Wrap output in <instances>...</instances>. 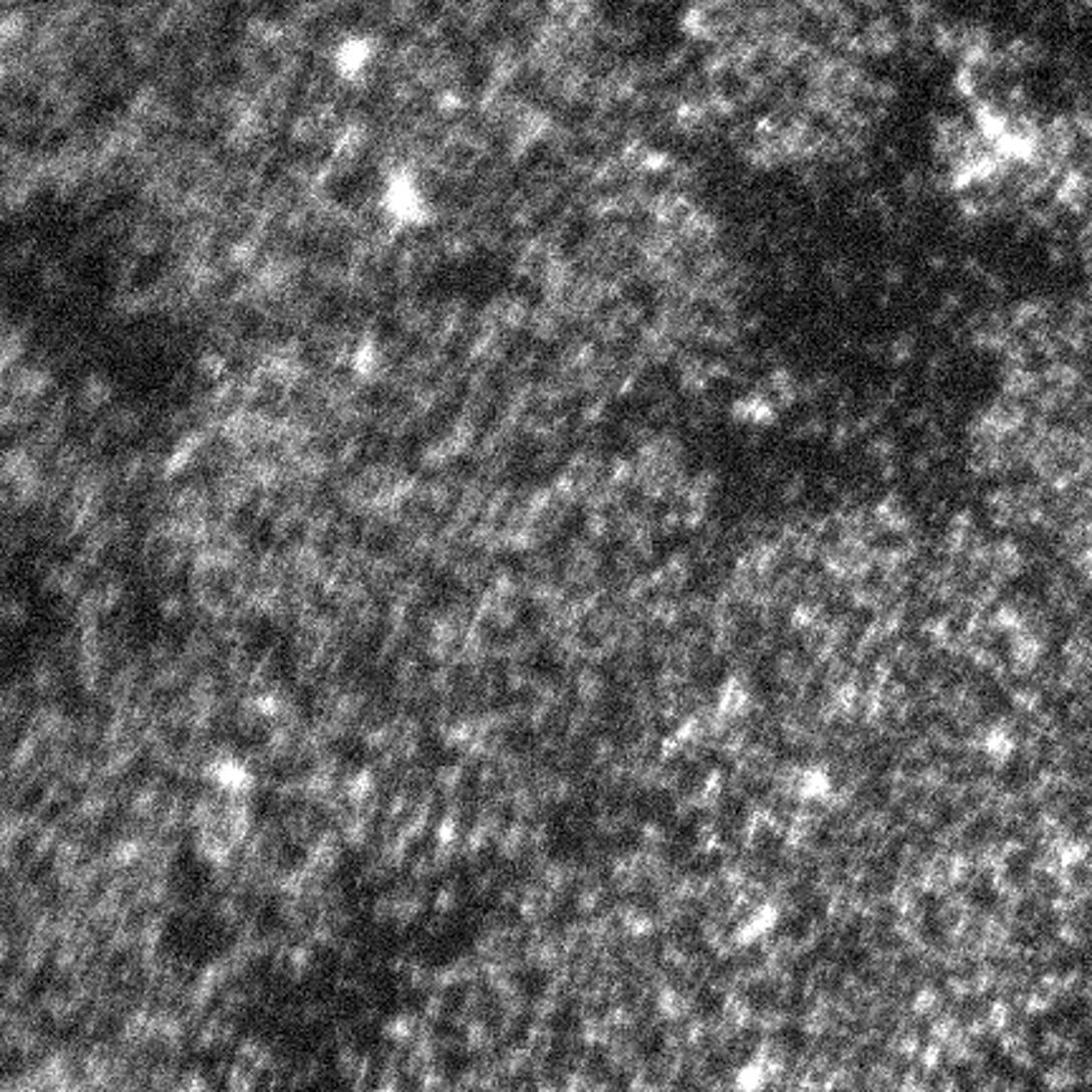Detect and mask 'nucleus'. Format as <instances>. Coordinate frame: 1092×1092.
<instances>
[{
    "mask_svg": "<svg viewBox=\"0 0 1092 1092\" xmlns=\"http://www.w3.org/2000/svg\"><path fill=\"white\" fill-rule=\"evenodd\" d=\"M721 114L777 148H819L870 99V23L835 0H726L704 23Z\"/></svg>",
    "mask_w": 1092,
    "mask_h": 1092,
    "instance_id": "1",
    "label": "nucleus"
}]
</instances>
